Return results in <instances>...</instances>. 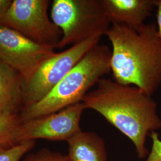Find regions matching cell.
Wrapping results in <instances>:
<instances>
[{
	"label": "cell",
	"mask_w": 161,
	"mask_h": 161,
	"mask_svg": "<svg viewBox=\"0 0 161 161\" xmlns=\"http://www.w3.org/2000/svg\"><path fill=\"white\" fill-rule=\"evenodd\" d=\"M149 136L152 139V149L146 161H161V140L157 132H151Z\"/></svg>",
	"instance_id": "obj_15"
},
{
	"label": "cell",
	"mask_w": 161,
	"mask_h": 161,
	"mask_svg": "<svg viewBox=\"0 0 161 161\" xmlns=\"http://www.w3.org/2000/svg\"><path fill=\"white\" fill-rule=\"evenodd\" d=\"M54 48L0 25V59L17 71L22 80L29 78L45 59L55 53Z\"/></svg>",
	"instance_id": "obj_7"
},
{
	"label": "cell",
	"mask_w": 161,
	"mask_h": 161,
	"mask_svg": "<svg viewBox=\"0 0 161 161\" xmlns=\"http://www.w3.org/2000/svg\"><path fill=\"white\" fill-rule=\"evenodd\" d=\"M22 122L19 114H8L0 116V149L20 143Z\"/></svg>",
	"instance_id": "obj_12"
},
{
	"label": "cell",
	"mask_w": 161,
	"mask_h": 161,
	"mask_svg": "<svg viewBox=\"0 0 161 161\" xmlns=\"http://www.w3.org/2000/svg\"><path fill=\"white\" fill-rule=\"evenodd\" d=\"M157 0H102L112 23L138 29L156 6Z\"/></svg>",
	"instance_id": "obj_9"
},
{
	"label": "cell",
	"mask_w": 161,
	"mask_h": 161,
	"mask_svg": "<svg viewBox=\"0 0 161 161\" xmlns=\"http://www.w3.org/2000/svg\"><path fill=\"white\" fill-rule=\"evenodd\" d=\"M157 8V13H156V19H157V23H158V32L159 35V37L161 39V0L156 1V6Z\"/></svg>",
	"instance_id": "obj_17"
},
{
	"label": "cell",
	"mask_w": 161,
	"mask_h": 161,
	"mask_svg": "<svg viewBox=\"0 0 161 161\" xmlns=\"http://www.w3.org/2000/svg\"><path fill=\"white\" fill-rule=\"evenodd\" d=\"M112 50L97 44L86 53L55 87L40 101L25 106L22 122L52 114L82 102L88 90L111 72Z\"/></svg>",
	"instance_id": "obj_3"
},
{
	"label": "cell",
	"mask_w": 161,
	"mask_h": 161,
	"mask_svg": "<svg viewBox=\"0 0 161 161\" xmlns=\"http://www.w3.org/2000/svg\"><path fill=\"white\" fill-rule=\"evenodd\" d=\"M67 142L70 161H108L103 139L96 132L80 130Z\"/></svg>",
	"instance_id": "obj_11"
},
{
	"label": "cell",
	"mask_w": 161,
	"mask_h": 161,
	"mask_svg": "<svg viewBox=\"0 0 161 161\" xmlns=\"http://www.w3.org/2000/svg\"><path fill=\"white\" fill-rule=\"evenodd\" d=\"M112 44L111 72L116 82L152 96L161 86V39L153 23L138 29L112 23L105 34Z\"/></svg>",
	"instance_id": "obj_2"
},
{
	"label": "cell",
	"mask_w": 161,
	"mask_h": 161,
	"mask_svg": "<svg viewBox=\"0 0 161 161\" xmlns=\"http://www.w3.org/2000/svg\"><path fill=\"white\" fill-rule=\"evenodd\" d=\"M12 2V0H0V25Z\"/></svg>",
	"instance_id": "obj_16"
},
{
	"label": "cell",
	"mask_w": 161,
	"mask_h": 161,
	"mask_svg": "<svg viewBox=\"0 0 161 161\" xmlns=\"http://www.w3.org/2000/svg\"><path fill=\"white\" fill-rule=\"evenodd\" d=\"M49 3L48 0L12 1L1 25L38 43L57 48L62 33L49 19Z\"/></svg>",
	"instance_id": "obj_6"
},
{
	"label": "cell",
	"mask_w": 161,
	"mask_h": 161,
	"mask_svg": "<svg viewBox=\"0 0 161 161\" xmlns=\"http://www.w3.org/2000/svg\"><path fill=\"white\" fill-rule=\"evenodd\" d=\"M51 17L62 33L58 48L102 36L112 25L102 0H54Z\"/></svg>",
	"instance_id": "obj_4"
},
{
	"label": "cell",
	"mask_w": 161,
	"mask_h": 161,
	"mask_svg": "<svg viewBox=\"0 0 161 161\" xmlns=\"http://www.w3.org/2000/svg\"><path fill=\"white\" fill-rule=\"evenodd\" d=\"M86 109L85 104L80 102L58 112L22 122L20 143L36 139L68 142L81 130L80 118Z\"/></svg>",
	"instance_id": "obj_8"
},
{
	"label": "cell",
	"mask_w": 161,
	"mask_h": 161,
	"mask_svg": "<svg viewBox=\"0 0 161 161\" xmlns=\"http://www.w3.org/2000/svg\"><path fill=\"white\" fill-rule=\"evenodd\" d=\"M102 36L91 38L47 58L27 79L22 80L23 108L42 99L75 67Z\"/></svg>",
	"instance_id": "obj_5"
},
{
	"label": "cell",
	"mask_w": 161,
	"mask_h": 161,
	"mask_svg": "<svg viewBox=\"0 0 161 161\" xmlns=\"http://www.w3.org/2000/svg\"><path fill=\"white\" fill-rule=\"evenodd\" d=\"M22 78L0 59V116L23 109Z\"/></svg>",
	"instance_id": "obj_10"
},
{
	"label": "cell",
	"mask_w": 161,
	"mask_h": 161,
	"mask_svg": "<svg viewBox=\"0 0 161 161\" xmlns=\"http://www.w3.org/2000/svg\"><path fill=\"white\" fill-rule=\"evenodd\" d=\"M35 144V141H25L12 147L0 149V161H20Z\"/></svg>",
	"instance_id": "obj_13"
},
{
	"label": "cell",
	"mask_w": 161,
	"mask_h": 161,
	"mask_svg": "<svg viewBox=\"0 0 161 161\" xmlns=\"http://www.w3.org/2000/svg\"><path fill=\"white\" fill-rule=\"evenodd\" d=\"M97 86L82 100L86 109L102 115L129 138L139 158L148 156L147 136L161 128L156 102L151 96L134 86L123 85L104 78Z\"/></svg>",
	"instance_id": "obj_1"
},
{
	"label": "cell",
	"mask_w": 161,
	"mask_h": 161,
	"mask_svg": "<svg viewBox=\"0 0 161 161\" xmlns=\"http://www.w3.org/2000/svg\"><path fill=\"white\" fill-rule=\"evenodd\" d=\"M25 161H70L69 157L61 153L42 149L27 157Z\"/></svg>",
	"instance_id": "obj_14"
}]
</instances>
